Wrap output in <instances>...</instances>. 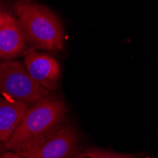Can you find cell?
I'll return each instance as SVG.
<instances>
[{"label":"cell","instance_id":"cell-1","mask_svg":"<svg viewBox=\"0 0 158 158\" xmlns=\"http://www.w3.org/2000/svg\"><path fill=\"white\" fill-rule=\"evenodd\" d=\"M66 107L62 99L47 96L27 107L22 121L5 143L8 150L22 153L62 125Z\"/></svg>","mask_w":158,"mask_h":158},{"label":"cell","instance_id":"cell-2","mask_svg":"<svg viewBox=\"0 0 158 158\" xmlns=\"http://www.w3.org/2000/svg\"><path fill=\"white\" fill-rule=\"evenodd\" d=\"M17 23L27 42L37 48L60 51L64 47V28L49 9L27 0L15 4Z\"/></svg>","mask_w":158,"mask_h":158},{"label":"cell","instance_id":"cell-3","mask_svg":"<svg viewBox=\"0 0 158 158\" xmlns=\"http://www.w3.org/2000/svg\"><path fill=\"white\" fill-rule=\"evenodd\" d=\"M0 94L28 106L48 96L50 92L38 84L21 63L6 61L0 63Z\"/></svg>","mask_w":158,"mask_h":158},{"label":"cell","instance_id":"cell-4","mask_svg":"<svg viewBox=\"0 0 158 158\" xmlns=\"http://www.w3.org/2000/svg\"><path fill=\"white\" fill-rule=\"evenodd\" d=\"M79 135L71 125H61L26 152L24 158H71L78 153Z\"/></svg>","mask_w":158,"mask_h":158},{"label":"cell","instance_id":"cell-5","mask_svg":"<svg viewBox=\"0 0 158 158\" xmlns=\"http://www.w3.org/2000/svg\"><path fill=\"white\" fill-rule=\"evenodd\" d=\"M24 66L30 76L49 92L57 88L61 77V67L53 57L34 50L28 51L25 56Z\"/></svg>","mask_w":158,"mask_h":158},{"label":"cell","instance_id":"cell-6","mask_svg":"<svg viewBox=\"0 0 158 158\" xmlns=\"http://www.w3.org/2000/svg\"><path fill=\"white\" fill-rule=\"evenodd\" d=\"M26 43L17 20L10 13L2 12V20L0 22V59L16 58L25 51Z\"/></svg>","mask_w":158,"mask_h":158},{"label":"cell","instance_id":"cell-7","mask_svg":"<svg viewBox=\"0 0 158 158\" xmlns=\"http://www.w3.org/2000/svg\"><path fill=\"white\" fill-rule=\"evenodd\" d=\"M27 107L26 103L8 97L0 98V141L4 144L22 121Z\"/></svg>","mask_w":158,"mask_h":158},{"label":"cell","instance_id":"cell-8","mask_svg":"<svg viewBox=\"0 0 158 158\" xmlns=\"http://www.w3.org/2000/svg\"><path fill=\"white\" fill-rule=\"evenodd\" d=\"M71 158H148L144 154H127L102 149H86Z\"/></svg>","mask_w":158,"mask_h":158},{"label":"cell","instance_id":"cell-9","mask_svg":"<svg viewBox=\"0 0 158 158\" xmlns=\"http://www.w3.org/2000/svg\"><path fill=\"white\" fill-rule=\"evenodd\" d=\"M0 158H24V157L16 152H7L0 155Z\"/></svg>","mask_w":158,"mask_h":158},{"label":"cell","instance_id":"cell-10","mask_svg":"<svg viewBox=\"0 0 158 158\" xmlns=\"http://www.w3.org/2000/svg\"><path fill=\"white\" fill-rule=\"evenodd\" d=\"M2 20V12H0V22Z\"/></svg>","mask_w":158,"mask_h":158},{"label":"cell","instance_id":"cell-11","mask_svg":"<svg viewBox=\"0 0 158 158\" xmlns=\"http://www.w3.org/2000/svg\"><path fill=\"white\" fill-rule=\"evenodd\" d=\"M0 142H1V141H0Z\"/></svg>","mask_w":158,"mask_h":158}]
</instances>
